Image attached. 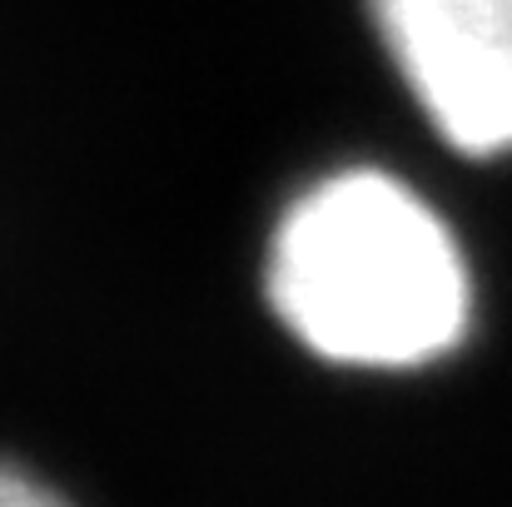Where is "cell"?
<instances>
[{
    "label": "cell",
    "instance_id": "6da1fadb",
    "mask_svg": "<svg viewBox=\"0 0 512 507\" xmlns=\"http://www.w3.org/2000/svg\"><path fill=\"white\" fill-rule=\"evenodd\" d=\"M264 294L299 348L358 373H418L453 358L478 309L458 229L378 165L329 169L284 204Z\"/></svg>",
    "mask_w": 512,
    "mask_h": 507
},
{
    "label": "cell",
    "instance_id": "7a4b0ae2",
    "mask_svg": "<svg viewBox=\"0 0 512 507\" xmlns=\"http://www.w3.org/2000/svg\"><path fill=\"white\" fill-rule=\"evenodd\" d=\"M398 85L463 160L512 155V0H368Z\"/></svg>",
    "mask_w": 512,
    "mask_h": 507
},
{
    "label": "cell",
    "instance_id": "3957f363",
    "mask_svg": "<svg viewBox=\"0 0 512 507\" xmlns=\"http://www.w3.org/2000/svg\"><path fill=\"white\" fill-rule=\"evenodd\" d=\"M0 507H70V498L40 483L35 473H25L20 463L0 458Z\"/></svg>",
    "mask_w": 512,
    "mask_h": 507
}]
</instances>
